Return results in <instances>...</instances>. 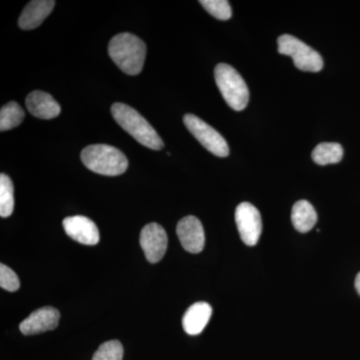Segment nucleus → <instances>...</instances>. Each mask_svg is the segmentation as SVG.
<instances>
[{"instance_id": "f8f14e48", "label": "nucleus", "mask_w": 360, "mask_h": 360, "mask_svg": "<svg viewBox=\"0 0 360 360\" xmlns=\"http://www.w3.org/2000/svg\"><path fill=\"white\" fill-rule=\"evenodd\" d=\"M26 108L35 117L40 120H52L61 112L60 105L51 94L40 90L30 92L26 97Z\"/></svg>"}, {"instance_id": "ddd939ff", "label": "nucleus", "mask_w": 360, "mask_h": 360, "mask_svg": "<svg viewBox=\"0 0 360 360\" xmlns=\"http://www.w3.org/2000/svg\"><path fill=\"white\" fill-rule=\"evenodd\" d=\"M56 6L53 0H34L30 1L21 13L18 25L21 30H30L39 27L51 14Z\"/></svg>"}, {"instance_id": "412c9836", "label": "nucleus", "mask_w": 360, "mask_h": 360, "mask_svg": "<svg viewBox=\"0 0 360 360\" xmlns=\"http://www.w3.org/2000/svg\"><path fill=\"white\" fill-rule=\"evenodd\" d=\"M0 286L7 291H16L20 288V281L13 269L4 264H0Z\"/></svg>"}, {"instance_id": "aec40b11", "label": "nucleus", "mask_w": 360, "mask_h": 360, "mask_svg": "<svg viewBox=\"0 0 360 360\" xmlns=\"http://www.w3.org/2000/svg\"><path fill=\"white\" fill-rule=\"evenodd\" d=\"M123 347L118 340H110L103 343L94 354L92 360H122Z\"/></svg>"}, {"instance_id": "dca6fc26", "label": "nucleus", "mask_w": 360, "mask_h": 360, "mask_svg": "<svg viewBox=\"0 0 360 360\" xmlns=\"http://www.w3.org/2000/svg\"><path fill=\"white\" fill-rule=\"evenodd\" d=\"M342 158V146L336 142H322L312 151V160L319 165H335Z\"/></svg>"}, {"instance_id": "f03ea898", "label": "nucleus", "mask_w": 360, "mask_h": 360, "mask_svg": "<svg viewBox=\"0 0 360 360\" xmlns=\"http://www.w3.org/2000/svg\"><path fill=\"white\" fill-rule=\"evenodd\" d=\"M111 115L125 131L146 148L160 150L165 146L162 139L148 120L127 104H113Z\"/></svg>"}, {"instance_id": "0eeeda50", "label": "nucleus", "mask_w": 360, "mask_h": 360, "mask_svg": "<svg viewBox=\"0 0 360 360\" xmlns=\"http://www.w3.org/2000/svg\"><path fill=\"white\" fill-rule=\"evenodd\" d=\"M236 222L240 238L248 246L257 245L262 232V220L260 213L250 202L240 203L236 207Z\"/></svg>"}, {"instance_id": "2eb2a0df", "label": "nucleus", "mask_w": 360, "mask_h": 360, "mask_svg": "<svg viewBox=\"0 0 360 360\" xmlns=\"http://www.w3.org/2000/svg\"><path fill=\"white\" fill-rule=\"evenodd\" d=\"M291 221L296 231L309 232L314 229L317 221V213L314 206L307 200H300L293 205Z\"/></svg>"}, {"instance_id": "4be33fe9", "label": "nucleus", "mask_w": 360, "mask_h": 360, "mask_svg": "<svg viewBox=\"0 0 360 360\" xmlns=\"http://www.w3.org/2000/svg\"><path fill=\"white\" fill-rule=\"evenodd\" d=\"M355 290H356L357 293L360 295V272L357 274L356 277H355Z\"/></svg>"}, {"instance_id": "9d476101", "label": "nucleus", "mask_w": 360, "mask_h": 360, "mask_svg": "<svg viewBox=\"0 0 360 360\" xmlns=\"http://www.w3.org/2000/svg\"><path fill=\"white\" fill-rule=\"evenodd\" d=\"M63 229L70 238L84 245H96L99 241V231L96 224L89 217L77 215L66 217L63 221Z\"/></svg>"}, {"instance_id": "6e6552de", "label": "nucleus", "mask_w": 360, "mask_h": 360, "mask_svg": "<svg viewBox=\"0 0 360 360\" xmlns=\"http://www.w3.org/2000/svg\"><path fill=\"white\" fill-rule=\"evenodd\" d=\"M141 245L146 259L151 264H158L165 257L167 250V234L161 225L151 222L142 229Z\"/></svg>"}, {"instance_id": "f3484780", "label": "nucleus", "mask_w": 360, "mask_h": 360, "mask_svg": "<svg viewBox=\"0 0 360 360\" xmlns=\"http://www.w3.org/2000/svg\"><path fill=\"white\" fill-rule=\"evenodd\" d=\"M25 110L15 101L8 103L0 111V130L6 131L15 129L25 120Z\"/></svg>"}, {"instance_id": "a211bd4d", "label": "nucleus", "mask_w": 360, "mask_h": 360, "mask_svg": "<svg viewBox=\"0 0 360 360\" xmlns=\"http://www.w3.org/2000/svg\"><path fill=\"white\" fill-rule=\"evenodd\" d=\"M14 210L13 180L8 175L0 174V215L8 217Z\"/></svg>"}, {"instance_id": "9b49d317", "label": "nucleus", "mask_w": 360, "mask_h": 360, "mask_svg": "<svg viewBox=\"0 0 360 360\" xmlns=\"http://www.w3.org/2000/svg\"><path fill=\"white\" fill-rule=\"evenodd\" d=\"M60 314L54 307H42L33 311L21 322L20 329L25 335H39L58 328Z\"/></svg>"}, {"instance_id": "6ab92c4d", "label": "nucleus", "mask_w": 360, "mask_h": 360, "mask_svg": "<svg viewBox=\"0 0 360 360\" xmlns=\"http://www.w3.org/2000/svg\"><path fill=\"white\" fill-rule=\"evenodd\" d=\"M200 4L217 20H229L231 18V4L226 0H200Z\"/></svg>"}, {"instance_id": "1a4fd4ad", "label": "nucleus", "mask_w": 360, "mask_h": 360, "mask_svg": "<svg viewBox=\"0 0 360 360\" xmlns=\"http://www.w3.org/2000/svg\"><path fill=\"white\" fill-rule=\"evenodd\" d=\"M176 233L180 243L188 252L200 253L205 248V229L198 217L189 215L180 220Z\"/></svg>"}, {"instance_id": "f257e3e1", "label": "nucleus", "mask_w": 360, "mask_h": 360, "mask_svg": "<svg viewBox=\"0 0 360 360\" xmlns=\"http://www.w3.org/2000/svg\"><path fill=\"white\" fill-rule=\"evenodd\" d=\"M108 54L113 63L129 75H137L143 68L146 45L131 33L115 35L108 44Z\"/></svg>"}, {"instance_id": "7ed1b4c3", "label": "nucleus", "mask_w": 360, "mask_h": 360, "mask_svg": "<svg viewBox=\"0 0 360 360\" xmlns=\"http://www.w3.org/2000/svg\"><path fill=\"white\" fill-rule=\"evenodd\" d=\"M82 160L91 172L106 176L124 174L129 167L127 156L120 149L108 144L87 146L82 151Z\"/></svg>"}, {"instance_id": "423d86ee", "label": "nucleus", "mask_w": 360, "mask_h": 360, "mask_svg": "<svg viewBox=\"0 0 360 360\" xmlns=\"http://www.w3.org/2000/svg\"><path fill=\"white\" fill-rule=\"evenodd\" d=\"M184 122L191 134L200 142L203 148L219 158H226L229 155V144L219 131L200 117L193 115H186Z\"/></svg>"}, {"instance_id": "20e7f679", "label": "nucleus", "mask_w": 360, "mask_h": 360, "mask_svg": "<svg viewBox=\"0 0 360 360\" xmlns=\"http://www.w3.org/2000/svg\"><path fill=\"white\" fill-rule=\"evenodd\" d=\"M214 78L220 94L232 110H245L250 101V90L238 70L226 63H219L215 68Z\"/></svg>"}, {"instance_id": "39448f33", "label": "nucleus", "mask_w": 360, "mask_h": 360, "mask_svg": "<svg viewBox=\"0 0 360 360\" xmlns=\"http://www.w3.org/2000/svg\"><path fill=\"white\" fill-rule=\"evenodd\" d=\"M277 44L279 53L290 56L298 70L319 72L323 68V59L321 54L292 35H281Z\"/></svg>"}, {"instance_id": "4468645a", "label": "nucleus", "mask_w": 360, "mask_h": 360, "mask_svg": "<svg viewBox=\"0 0 360 360\" xmlns=\"http://www.w3.org/2000/svg\"><path fill=\"white\" fill-rule=\"evenodd\" d=\"M212 315V307L206 302H196L186 310L182 319V326L189 335L202 333Z\"/></svg>"}]
</instances>
